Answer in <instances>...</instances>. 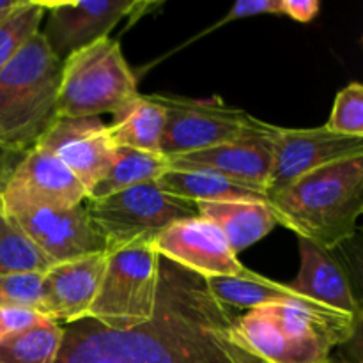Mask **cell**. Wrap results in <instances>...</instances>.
Masks as SVG:
<instances>
[{
	"instance_id": "6da1fadb",
	"label": "cell",
	"mask_w": 363,
	"mask_h": 363,
	"mask_svg": "<svg viewBox=\"0 0 363 363\" xmlns=\"http://www.w3.org/2000/svg\"><path fill=\"white\" fill-rule=\"evenodd\" d=\"M234 318L201 275L162 257L151 321L124 332L73 323L55 363H230L223 337Z\"/></svg>"
},
{
	"instance_id": "7a4b0ae2",
	"label": "cell",
	"mask_w": 363,
	"mask_h": 363,
	"mask_svg": "<svg viewBox=\"0 0 363 363\" xmlns=\"http://www.w3.org/2000/svg\"><path fill=\"white\" fill-rule=\"evenodd\" d=\"M266 202L277 223L330 252L357 233L363 213V156L312 170Z\"/></svg>"
},
{
	"instance_id": "3957f363",
	"label": "cell",
	"mask_w": 363,
	"mask_h": 363,
	"mask_svg": "<svg viewBox=\"0 0 363 363\" xmlns=\"http://www.w3.org/2000/svg\"><path fill=\"white\" fill-rule=\"evenodd\" d=\"M60 71L41 32L0 71V151L27 152L57 119Z\"/></svg>"
},
{
	"instance_id": "277c9868",
	"label": "cell",
	"mask_w": 363,
	"mask_h": 363,
	"mask_svg": "<svg viewBox=\"0 0 363 363\" xmlns=\"http://www.w3.org/2000/svg\"><path fill=\"white\" fill-rule=\"evenodd\" d=\"M138 94L137 78L121 45L112 38H101L62 60L57 117L116 116Z\"/></svg>"
},
{
	"instance_id": "5b68a950",
	"label": "cell",
	"mask_w": 363,
	"mask_h": 363,
	"mask_svg": "<svg viewBox=\"0 0 363 363\" xmlns=\"http://www.w3.org/2000/svg\"><path fill=\"white\" fill-rule=\"evenodd\" d=\"M160 261L152 241H135L108 250L105 275L87 319L116 332L151 321L158 298Z\"/></svg>"
},
{
	"instance_id": "8992f818",
	"label": "cell",
	"mask_w": 363,
	"mask_h": 363,
	"mask_svg": "<svg viewBox=\"0 0 363 363\" xmlns=\"http://www.w3.org/2000/svg\"><path fill=\"white\" fill-rule=\"evenodd\" d=\"M152 96L165 110V126L160 142V155L165 158L268 133V123L245 110L225 105L218 98Z\"/></svg>"
},
{
	"instance_id": "52a82bcc",
	"label": "cell",
	"mask_w": 363,
	"mask_h": 363,
	"mask_svg": "<svg viewBox=\"0 0 363 363\" xmlns=\"http://www.w3.org/2000/svg\"><path fill=\"white\" fill-rule=\"evenodd\" d=\"M85 209L108 250L135 241H155L172 223L199 216L194 202L165 194L155 181L99 201H87Z\"/></svg>"
},
{
	"instance_id": "ba28073f",
	"label": "cell",
	"mask_w": 363,
	"mask_h": 363,
	"mask_svg": "<svg viewBox=\"0 0 363 363\" xmlns=\"http://www.w3.org/2000/svg\"><path fill=\"white\" fill-rule=\"evenodd\" d=\"M272 177L266 197L315 169L363 156V138L344 137L321 128H280L269 130Z\"/></svg>"
},
{
	"instance_id": "9c48e42d",
	"label": "cell",
	"mask_w": 363,
	"mask_h": 363,
	"mask_svg": "<svg viewBox=\"0 0 363 363\" xmlns=\"http://www.w3.org/2000/svg\"><path fill=\"white\" fill-rule=\"evenodd\" d=\"M2 211L23 230L50 264L108 252L105 238L91 222L84 204L64 209L20 206L2 208Z\"/></svg>"
},
{
	"instance_id": "30bf717a",
	"label": "cell",
	"mask_w": 363,
	"mask_h": 363,
	"mask_svg": "<svg viewBox=\"0 0 363 363\" xmlns=\"http://www.w3.org/2000/svg\"><path fill=\"white\" fill-rule=\"evenodd\" d=\"M87 195L84 184L55 155L34 145L23 152L0 183V208L64 209L84 204Z\"/></svg>"
},
{
	"instance_id": "8fae6325",
	"label": "cell",
	"mask_w": 363,
	"mask_h": 363,
	"mask_svg": "<svg viewBox=\"0 0 363 363\" xmlns=\"http://www.w3.org/2000/svg\"><path fill=\"white\" fill-rule=\"evenodd\" d=\"M46 9V45L57 59L64 60L77 50L101 38H110L117 23L126 16H135L155 4L135 0H41Z\"/></svg>"
},
{
	"instance_id": "7c38bea8",
	"label": "cell",
	"mask_w": 363,
	"mask_h": 363,
	"mask_svg": "<svg viewBox=\"0 0 363 363\" xmlns=\"http://www.w3.org/2000/svg\"><path fill=\"white\" fill-rule=\"evenodd\" d=\"M160 257L202 279L234 277L252 279L255 272L243 266L218 227L202 216L179 220L152 241Z\"/></svg>"
},
{
	"instance_id": "4fadbf2b",
	"label": "cell",
	"mask_w": 363,
	"mask_h": 363,
	"mask_svg": "<svg viewBox=\"0 0 363 363\" xmlns=\"http://www.w3.org/2000/svg\"><path fill=\"white\" fill-rule=\"evenodd\" d=\"M35 145L55 155L87 194L106 176L117 149L99 117H57Z\"/></svg>"
},
{
	"instance_id": "5bb4252c",
	"label": "cell",
	"mask_w": 363,
	"mask_h": 363,
	"mask_svg": "<svg viewBox=\"0 0 363 363\" xmlns=\"http://www.w3.org/2000/svg\"><path fill=\"white\" fill-rule=\"evenodd\" d=\"M268 133L247 137L202 151L167 158V169L197 170L223 177L227 181L261 191L266 195L272 177V142Z\"/></svg>"
},
{
	"instance_id": "9a60e30c",
	"label": "cell",
	"mask_w": 363,
	"mask_h": 363,
	"mask_svg": "<svg viewBox=\"0 0 363 363\" xmlns=\"http://www.w3.org/2000/svg\"><path fill=\"white\" fill-rule=\"evenodd\" d=\"M227 339L269 363H323L332 357L328 344L287 332L268 305L248 308L227 328Z\"/></svg>"
},
{
	"instance_id": "2e32d148",
	"label": "cell",
	"mask_w": 363,
	"mask_h": 363,
	"mask_svg": "<svg viewBox=\"0 0 363 363\" xmlns=\"http://www.w3.org/2000/svg\"><path fill=\"white\" fill-rule=\"evenodd\" d=\"M106 262L108 252H99L50 266L43 273L41 314L59 325L85 321L98 296Z\"/></svg>"
},
{
	"instance_id": "e0dca14e",
	"label": "cell",
	"mask_w": 363,
	"mask_h": 363,
	"mask_svg": "<svg viewBox=\"0 0 363 363\" xmlns=\"http://www.w3.org/2000/svg\"><path fill=\"white\" fill-rule=\"evenodd\" d=\"M300 272L289 284L298 294L362 323V311L339 262L311 241L300 240Z\"/></svg>"
},
{
	"instance_id": "ac0fdd59",
	"label": "cell",
	"mask_w": 363,
	"mask_h": 363,
	"mask_svg": "<svg viewBox=\"0 0 363 363\" xmlns=\"http://www.w3.org/2000/svg\"><path fill=\"white\" fill-rule=\"evenodd\" d=\"M195 208L199 216L218 227L236 255L277 227L275 215L266 201L197 202Z\"/></svg>"
},
{
	"instance_id": "d6986e66",
	"label": "cell",
	"mask_w": 363,
	"mask_h": 363,
	"mask_svg": "<svg viewBox=\"0 0 363 363\" xmlns=\"http://www.w3.org/2000/svg\"><path fill=\"white\" fill-rule=\"evenodd\" d=\"M204 280L213 296L230 308H255L262 305H301L311 308H326L298 294L289 284L275 282L259 273H255L252 279L215 277Z\"/></svg>"
},
{
	"instance_id": "ffe728a7",
	"label": "cell",
	"mask_w": 363,
	"mask_h": 363,
	"mask_svg": "<svg viewBox=\"0 0 363 363\" xmlns=\"http://www.w3.org/2000/svg\"><path fill=\"white\" fill-rule=\"evenodd\" d=\"M165 126V110L155 96H142L119 113L113 123L106 124V131L116 147H130L137 151L158 152Z\"/></svg>"
},
{
	"instance_id": "44dd1931",
	"label": "cell",
	"mask_w": 363,
	"mask_h": 363,
	"mask_svg": "<svg viewBox=\"0 0 363 363\" xmlns=\"http://www.w3.org/2000/svg\"><path fill=\"white\" fill-rule=\"evenodd\" d=\"M155 183L165 194L194 204L215 201H266V195L261 191L240 186L215 174L197 170L167 169Z\"/></svg>"
},
{
	"instance_id": "7402d4cb",
	"label": "cell",
	"mask_w": 363,
	"mask_h": 363,
	"mask_svg": "<svg viewBox=\"0 0 363 363\" xmlns=\"http://www.w3.org/2000/svg\"><path fill=\"white\" fill-rule=\"evenodd\" d=\"M167 170V158L158 152L117 147L116 160L106 176L89 191L87 201H99L128 188L152 183Z\"/></svg>"
},
{
	"instance_id": "603a6c76",
	"label": "cell",
	"mask_w": 363,
	"mask_h": 363,
	"mask_svg": "<svg viewBox=\"0 0 363 363\" xmlns=\"http://www.w3.org/2000/svg\"><path fill=\"white\" fill-rule=\"evenodd\" d=\"M64 340V326L45 319L34 328L0 342V363H55Z\"/></svg>"
},
{
	"instance_id": "cb8c5ba5",
	"label": "cell",
	"mask_w": 363,
	"mask_h": 363,
	"mask_svg": "<svg viewBox=\"0 0 363 363\" xmlns=\"http://www.w3.org/2000/svg\"><path fill=\"white\" fill-rule=\"evenodd\" d=\"M46 9L41 0H20L13 9L0 14V71L34 38Z\"/></svg>"
},
{
	"instance_id": "d4e9b609",
	"label": "cell",
	"mask_w": 363,
	"mask_h": 363,
	"mask_svg": "<svg viewBox=\"0 0 363 363\" xmlns=\"http://www.w3.org/2000/svg\"><path fill=\"white\" fill-rule=\"evenodd\" d=\"M50 261L0 208V275L46 272Z\"/></svg>"
},
{
	"instance_id": "484cf974",
	"label": "cell",
	"mask_w": 363,
	"mask_h": 363,
	"mask_svg": "<svg viewBox=\"0 0 363 363\" xmlns=\"http://www.w3.org/2000/svg\"><path fill=\"white\" fill-rule=\"evenodd\" d=\"M325 126L344 137L363 138V85L360 82H351L335 96Z\"/></svg>"
},
{
	"instance_id": "4316f807",
	"label": "cell",
	"mask_w": 363,
	"mask_h": 363,
	"mask_svg": "<svg viewBox=\"0 0 363 363\" xmlns=\"http://www.w3.org/2000/svg\"><path fill=\"white\" fill-rule=\"evenodd\" d=\"M43 273H13L0 275V298L6 303L21 305L41 312Z\"/></svg>"
},
{
	"instance_id": "83f0119b",
	"label": "cell",
	"mask_w": 363,
	"mask_h": 363,
	"mask_svg": "<svg viewBox=\"0 0 363 363\" xmlns=\"http://www.w3.org/2000/svg\"><path fill=\"white\" fill-rule=\"evenodd\" d=\"M48 319L41 312L34 308L21 307V305L2 303L0 305V342L9 337L23 333L27 330L34 328L35 325Z\"/></svg>"
},
{
	"instance_id": "f1b7e54d",
	"label": "cell",
	"mask_w": 363,
	"mask_h": 363,
	"mask_svg": "<svg viewBox=\"0 0 363 363\" xmlns=\"http://www.w3.org/2000/svg\"><path fill=\"white\" fill-rule=\"evenodd\" d=\"M257 14H280V0H241L230 7V11L220 21V25L240 20V18L257 16Z\"/></svg>"
},
{
	"instance_id": "f546056e",
	"label": "cell",
	"mask_w": 363,
	"mask_h": 363,
	"mask_svg": "<svg viewBox=\"0 0 363 363\" xmlns=\"http://www.w3.org/2000/svg\"><path fill=\"white\" fill-rule=\"evenodd\" d=\"M319 9H321V4L318 0H280V14H286L301 23L314 20Z\"/></svg>"
},
{
	"instance_id": "4dcf8cb0",
	"label": "cell",
	"mask_w": 363,
	"mask_h": 363,
	"mask_svg": "<svg viewBox=\"0 0 363 363\" xmlns=\"http://www.w3.org/2000/svg\"><path fill=\"white\" fill-rule=\"evenodd\" d=\"M223 351H225L227 358H229L230 363H269V362L261 360V358L254 357V354L247 353L245 350L238 347L236 344L230 342V340L227 339V332H225V337H223Z\"/></svg>"
},
{
	"instance_id": "1f68e13d",
	"label": "cell",
	"mask_w": 363,
	"mask_h": 363,
	"mask_svg": "<svg viewBox=\"0 0 363 363\" xmlns=\"http://www.w3.org/2000/svg\"><path fill=\"white\" fill-rule=\"evenodd\" d=\"M13 165H9V155L4 151H0V183H2V179L6 177V174L9 172V169Z\"/></svg>"
},
{
	"instance_id": "d6a6232c",
	"label": "cell",
	"mask_w": 363,
	"mask_h": 363,
	"mask_svg": "<svg viewBox=\"0 0 363 363\" xmlns=\"http://www.w3.org/2000/svg\"><path fill=\"white\" fill-rule=\"evenodd\" d=\"M18 2H20V0H0V14H4L6 11H9V9H13Z\"/></svg>"
},
{
	"instance_id": "836d02e7",
	"label": "cell",
	"mask_w": 363,
	"mask_h": 363,
	"mask_svg": "<svg viewBox=\"0 0 363 363\" xmlns=\"http://www.w3.org/2000/svg\"><path fill=\"white\" fill-rule=\"evenodd\" d=\"M323 363H351V362H350V360H346V358H342V357H335V358L330 357L328 360L323 362Z\"/></svg>"
},
{
	"instance_id": "e575fe53",
	"label": "cell",
	"mask_w": 363,
	"mask_h": 363,
	"mask_svg": "<svg viewBox=\"0 0 363 363\" xmlns=\"http://www.w3.org/2000/svg\"><path fill=\"white\" fill-rule=\"evenodd\" d=\"M2 303H6V301H4V300H2V298H0V305H2Z\"/></svg>"
}]
</instances>
